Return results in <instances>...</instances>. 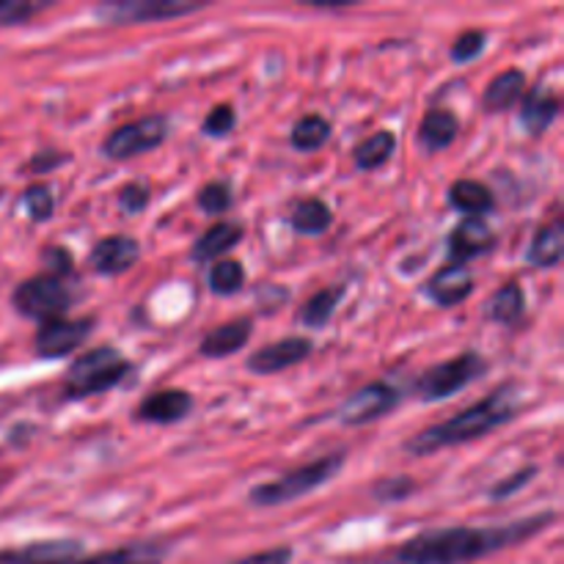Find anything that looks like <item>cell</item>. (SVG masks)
Segmentation results:
<instances>
[{"instance_id":"30","label":"cell","mask_w":564,"mask_h":564,"mask_svg":"<svg viewBox=\"0 0 564 564\" xmlns=\"http://www.w3.org/2000/svg\"><path fill=\"white\" fill-rule=\"evenodd\" d=\"M207 284L213 295L229 297L246 286V268L237 259H224V262L213 264L207 275Z\"/></svg>"},{"instance_id":"16","label":"cell","mask_w":564,"mask_h":564,"mask_svg":"<svg viewBox=\"0 0 564 564\" xmlns=\"http://www.w3.org/2000/svg\"><path fill=\"white\" fill-rule=\"evenodd\" d=\"M193 408V397L182 389H165V391H154L152 397L138 405L135 419L138 422L147 424H176L191 413Z\"/></svg>"},{"instance_id":"34","label":"cell","mask_w":564,"mask_h":564,"mask_svg":"<svg viewBox=\"0 0 564 564\" xmlns=\"http://www.w3.org/2000/svg\"><path fill=\"white\" fill-rule=\"evenodd\" d=\"M53 3H31V0H0V28L22 25L33 20L39 11L50 9Z\"/></svg>"},{"instance_id":"6","label":"cell","mask_w":564,"mask_h":564,"mask_svg":"<svg viewBox=\"0 0 564 564\" xmlns=\"http://www.w3.org/2000/svg\"><path fill=\"white\" fill-rule=\"evenodd\" d=\"M17 312L28 319H39V323H53L61 319L72 306V292L58 275H33V279L22 281L11 295Z\"/></svg>"},{"instance_id":"1","label":"cell","mask_w":564,"mask_h":564,"mask_svg":"<svg viewBox=\"0 0 564 564\" xmlns=\"http://www.w3.org/2000/svg\"><path fill=\"white\" fill-rule=\"evenodd\" d=\"M556 521V512H538L499 527H452L422 532L402 543L391 560L369 564H468L521 545Z\"/></svg>"},{"instance_id":"12","label":"cell","mask_w":564,"mask_h":564,"mask_svg":"<svg viewBox=\"0 0 564 564\" xmlns=\"http://www.w3.org/2000/svg\"><path fill=\"white\" fill-rule=\"evenodd\" d=\"M141 259V246L127 235H110L94 242L88 262L99 275H121Z\"/></svg>"},{"instance_id":"13","label":"cell","mask_w":564,"mask_h":564,"mask_svg":"<svg viewBox=\"0 0 564 564\" xmlns=\"http://www.w3.org/2000/svg\"><path fill=\"white\" fill-rule=\"evenodd\" d=\"M430 301L441 308H452V306H460L463 301H468L474 292V273L468 270V264H446L441 268L433 279L427 281L424 286Z\"/></svg>"},{"instance_id":"19","label":"cell","mask_w":564,"mask_h":564,"mask_svg":"<svg viewBox=\"0 0 564 564\" xmlns=\"http://www.w3.org/2000/svg\"><path fill=\"white\" fill-rule=\"evenodd\" d=\"M242 235H246V229H242L240 224H235V220H220V224L209 226V229L198 237L196 246H193L191 251V259L196 264L213 262V259L231 251V248L242 240Z\"/></svg>"},{"instance_id":"41","label":"cell","mask_w":564,"mask_h":564,"mask_svg":"<svg viewBox=\"0 0 564 564\" xmlns=\"http://www.w3.org/2000/svg\"><path fill=\"white\" fill-rule=\"evenodd\" d=\"M69 163V154L66 152H39L33 154L31 160V169L36 171V174H47V171L58 169V165Z\"/></svg>"},{"instance_id":"38","label":"cell","mask_w":564,"mask_h":564,"mask_svg":"<svg viewBox=\"0 0 564 564\" xmlns=\"http://www.w3.org/2000/svg\"><path fill=\"white\" fill-rule=\"evenodd\" d=\"M534 474H538V468L529 466V468H523V471H516L512 477L501 479V482H496V488L490 490V499H510L512 494H518L521 488H527V482L534 477Z\"/></svg>"},{"instance_id":"5","label":"cell","mask_w":564,"mask_h":564,"mask_svg":"<svg viewBox=\"0 0 564 564\" xmlns=\"http://www.w3.org/2000/svg\"><path fill=\"white\" fill-rule=\"evenodd\" d=\"M488 372V361L479 352H463V356L452 358V361L435 364L430 367L422 378L416 380V394L422 402H441L449 397L460 394L463 389L474 383L477 378Z\"/></svg>"},{"instance_id":"7","label":"cell","mask_w":564,"mask_h":564,"mask_svg":"<svg viewBox=\"0 0 564 564\" xmlns=\"http://www.w3.org/2000/svg\"><path fill=\"white\" fill-rule=\"evenodd\" d=\"M165 138H169V119L160 113L143 116V119L130 121V124L116 127L108 141L102 143V154L110 160H132L138 154L163 147Z\"/></svg>"},{"instance_id":"27","label":"cell","mask_w":564,"mask_h":564,"mask_svg":"<svg viewBox=\"0 0 564 564\" xmlns=\"http://www.w3.org/2000/svg\"><path fill=\"white\" fill-rule=\"evenodd\" d=\"M397 152V135L391 130H380L375 135H369L367 141H361L352 152V160L361 171H375L380 165H386L391 160V154Z\"/></svg>"},{"instance_id":"31","label":"cell","mask_w":564,"mask_h":564,"mask_svg":"<svg viewBox=\"0 0 564 564\" xmlns=\"http://www.w3.org/2000/svg\"><path fill=\"white\" fill-rule=\"evenodd\" d=\"M22 204H25L28 215L36 224H44V220L53 218L55 213V198L53 191L47 185H31L25 193H22Z\"/></svg>"},{"instance_id":"4","label":"cell","mask_w":564,"mask_h":564,"mask_svg":"<svg viewBox=\"0 0 564 564\" xmlns=\"http://www.w3.org/2000/svg\"><path fill=\"white\" fill-rule=\"evenodd\" d=\"M345 466V452H334V455H325L319 460L306 463L301 468H292V471L281 474L279 479H270V482L257 485V488L248 494V505L251 507H281L290 505V501L303 499V496L314 494L323 485H328L336 474Z\"/></svg>"},{"instance_id":"32","label":"cell","mask_w":564,"mask_h":564,"mask_svg":"<svg viewBox=\"0 0 564 564\" xmlns=\"http://www.w3.org/2000/svg\"><path fill=\"white\" fill-rule=\"evenodd\" d=\"M419 490L416 479L411 477H389V479H380L378 485L372 488V499L380 501V505H397V501L408 499Z\"/></svg>"},{"instance_id":"35","label":"cell","mask_w":564,"mask_h":564,"mask_svg":"<svg viewBox=\"0 0 564 564\" xmlns=\"http://www.w3.org/2000/svg\"><path fill=\"white\" fill-rule=\"evenodd\" d=\"M485 42H488L485 31L460 33V36L455 39V44H452V61H455V64H468V61H474L477 55H482Z\"/></svg>"},{"instance_id":"28","label":"cell","mask_w":564,"mask_h":564,"mask_svg":"<svg viewBox=\"0 0 564 564\" xmlns=\"http://www.w3.org/2000/svg\"><path fill=\"white\" fill-rule=\"evenodd\" d=\"M345 297V286H330V290H319L306 301L301 312V323L306 328H325L339 308V301Z\"/></svg>"},{"instance_id":"9","label":"cell","mask_w":564,"mask_h":564,"mask_svg":"<svg viewBox=\"0 0 564 564\" xmlns=\"http://www.w3.org/2000/svg\"><path fill=\"white\" fill-rule=\"evenodd\" d=\"M400 405V391L391 383H369L364 389H358L345 405L339 408V422L347 427H364V424L378 422L380 416L391 413Z\"/></svg>"},{"instance_id":"2","label":"cell","mask_w":564,"mask_h":564,"mask_svg":"<svg viewBox=\"0 0 564 564\" xmlns=\"http://www.w3.org/2000/svg\"><path fill=\"white\" fill-rule=\"evenodd\" d=\"M518 408H521V391H518L516 383H507L501 389H496L494 394L485 397L482 402H477V405L455 413L449 422L433 424V427L422 430L413 438H408L405 452L422 457L441 449H449V446L471 444V441L485 438L494 430L510 424L518 416Z\"/></svg>"},{"instance_id":"29","label":"cell","mask_w":564,"mask_h":564,"mask_svg":"<svg viewBox=\"0 0 564 564\" xmlns=\"http://www.w3.org/2000/svg\"><path fill=\"white\" fill-rule=\"evenodd\" d=\"M330 138V124L323 116H303L295 127H292L290 143L297 152H317L328 143Z\"/></svg>"},{"instance_id":"10","label":"cell","mask_w":564,"mask_h":564,"mask_svg":"<svg viewBox=\"0 0 564 564\" xmlns=\"http://www.w3.org/2000/svg\"><path fill=\"white\" fill-rule=\"evenodd\" d=\"M94 330V317H83V319H53V323H44L39 328L36 341V356L42 361H58V358L72 356L83 341L91 336Z\"/></svg>"},{"instance_id":"33","label":"cell","mask_w":564,"mask_h":564,"mask_svg":"<svg viewBox=\"0 0 564 564\" xmlns=\"http://www.w3.org/2000/svg\"><path fill=\"white\" fill-rule=\"evenodd\" d=\"M196 202L207 215H224L235 202V196H231V187L226 182H209L198 191Z\"/></svg>"},{"instance_id":"11","label":"cell","mask_w":564,"mask_h":564,"mask_svg":"<svg viewBox=\"0 0 564 564\" xmlns=\"http://www.w3.org/2000/svg\"><path fill=\"white\" fill-rule=\"evenodd\" d=\"M312 339H306V336H290V339L273 341V345L253 352L246 361V367L253 375H279L284 369H292L295 364L306 361L312 356Z\"/></svg>"},{"instance_id":"22","label":"cell","mask_w":564,"mask_h":564,"mask_svg":"<svg viewBox=\"0 0 564 564\" xmlns=\"http://www.w3.org/2000/svg\"><path fill=\"white\" fill-rule=\"evenodd\" d=\"M457 130H460V121H457L455 113L444 108L427 110V116L422 119V127H419V141L427 149L430 154L444 152L446 147H452L457 138Z\"/></svg>"},{"instance_id":"17","label":"cell","mask_w":564,"mask_h":564,"mask_svg":"<svg viewBox=\"0 0 564 564\" xmlns=\"http://www.w3.org/2000/svg\"><path fill=\"white\" fill-rule=\"evenodd\" d=\"M556 116H560V99L554 91H549L545 86L532 88V91L523 94V108H521V124L527 127L529 135H543L549 132V127L554 124Z\"/></svg>"},{"instance_id":"26","label":"cell","mask_w":564,"mask_h":564,"mask_svg":"<svg viewBox=\"0 0 564 564\" xmlns=\"http://www.w3.org/2000/svg\"><path fill=\"white\" fill-rule=\"evenodd\" d=\"M523 308H527V295H523L521 284L512 281V284L501 286L499 292L490 295L485 314H488V319H494L499 325H516L523 317Z\"/></svg>"},{"instance_id":"8","label":"cell","mask_w":564,"mask_h":564,"mask_svg":"<svg viewBox=\"0 0 564 564\" xmlns=\"http://www.w3.org/2000/svg\"><path fill=\"white\" fill-rule=\"evenodd\" d=\"M207 9V3H174V0H121L102 3L94 9V17L108 25H141V22H165L176 17H191Z\"/></svg>"},{"instance_id":"39","label":"cell","mask_w":564,"mask_h":564,"mask_svg":"<svg viewBox=\"0 0 564 564\" xmlns=\"http://www.w3.org/2000/svg\"><path fill=\"white\" fill-rule=\"evenodd\" d=\"M229 564H292V549L290 545H279V549L259 551V554L242 556V560H235Z\"/></svg>"},{"instance_id":"3","label":"cell","mask_w":564,"mask_h":564,"mask_svg":"<svg viewBox=\"0 0 564 564\" xmlns=\"http://www.w3.org/2000/svg\"><path fill=\"white\" fill-rule=\"evenodd\" d=\"M130 372L132 364L116 347H97V350H88L86 356H80L66 369L61 394L69 402L88 400V397L105 394V391L124 383Z\"/></svg>"},{"instance_id":"20","label":"cell","mask_w":564,"mask_h":564,"mask_svg":"<svg viewBox=\"0 0 564 564\" xmlns=\"http://www.w3.org/2000/svg\"><path fill=\"white\" fill-rule=\"evenodd\" d=\"M169 556V545L158 540H141V543L121 545V549L105 551V554L75 560L72 564H163Z\"/></svg>"},{"instance_id":"21","label":"cell","mask_w":564,"mask_h":564,"mask_svg":"<svg viewBox=\"0 0 564 564\" xmlns=\"http://www.w3.org/2000/svg\"><path fill=\"white\" fill-rule=\"evenodd\" d=\"M523 94H527V75L521 69H507L485 88L482 105L488 113H501V110H510L512 105L521 102Z\"/></svg>"},{"instance_id":"18","label":"cell","mask_w":564,"mask_h":564,"mask_svg":"<svg viewBox=\"0 0 564 564\" xmlns=\"http://www.w3.org/2000/svg\"><path fill=\"white\" fill-rule=\"evenodd\" d=\"M251 330H253L251 317L231 319V323L220 325V328H215L213 334L204 336L202 345H198V352H202L204 358L231 356V352L242 350V347L248 345V339H251Z\"/></svg>"},{"instance_id":"23","label":"cell","mask_w":564,"mask_h":564,"mask_svg":"<svg viewBox=\"0 0 564 564\" xmlns=\"http://www.w3.org/2000/svg\"><path fill=\"white\" fill-rule=\"evenodd\" d=\"M449 204L468 218H482L496 207V196L488 185L477 180H460L449 187Z\"/></svg>"},{"instance_id":"37","label":"cell","mask_w":564,"mask_h":564,"mask_svg":"<svg viewBox=\"0 0 564 564\" xmlns=\"http://www.w3.org/2000/svg\"><path fill=\"white\" fill-rule=\"evenodd\" d=\"M119 204L124 213L138 215L149 207V187H143L141 182H130L124 191L119 193Z\"/></svg>"},{"instance_id":"40","label":"cell","mask_w":564,"mask_h":564,"mask_svg":"<svg viewBox=\"0 0 564 564\" xmlns=\"http://www.w3.org/2000/svg\"><path fill=\"white\" fill-rule=\"evenodd\" d=\"M44 264L50 268V275H58V279H64V275L72 273V253L66 251V248L61 246H53L44 251Z\"/></svg>"},{"instance_id":"15","label":"cell","mask_w":564,"mask_h":564,"mask_svg":"<svg viewBox=\"0 0 564 564\" xmlns=\"http://www.w3.org/2000/svg\"><path fill=\"white\" fill-rule=\"evenodd\" d=\"M496 246V235L482 218H466L449 235V257L455 264H466L468 259L482 257Z\"/></svg>"},{"instance_id":"25","label":"cell","mask_w":564,"mask_h":564,"mask_svg":"<svg viewBox=\"0 0 564 564\" xmlns=\"http://www.w3.org/2000/svg\"><path fill=\"white\" fill-rule=\"evenodd\" d=\"M290 224L297 235L317 237L330 229V224H334V213H330V207L323 202V198H303V202H297L295 209H292Z\"/></svg>"},{"instance_id":"14","label":"cell","mask_w":564,"mask_h":564,"mask_svg":"<svg viewBox=\"0 0 564 564\" xmlns=\"http://www.w3.org/2000/svg\"><path fill=\"white\" fill-rule=\"evenodd\" d=\"M83 556L80 540H44L25 549L0 551V564H72Z\"/></svg>"},{"instance_id":"36","label":"cell","mask_w":564,"mask_h":564,"mask_svg":"<svg viewBox=\"0 0 564 564\" xmlns=\"http://www.w3.org/2000/svg\"><path fill=\"white\" fill-rule=\"evenodd\" d=\"M235 124H237L235 108H231V105H218V108H213L207 113V119H204L202 124V132L209 138H224L235 130Z\"/></svg>"},{"instance_id":"24","label":"cell","mask_w":564,"mask_h":564,"mask_svg":"<svg viewBox=\"0 0 564 564\" xmlns=\"http://www.w3.org/2000/svg\"><path fill=\"white\" fill-rule=\"evenodd\" d=\"M564 253V220H551L534 235L527 259L534 268H556Z\"/></svg>"}]
</instances>
